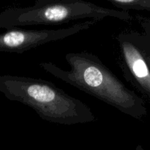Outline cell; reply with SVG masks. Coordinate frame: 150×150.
Listing matches in <instances>:
<instances>
[{"mask_svg": "<svg viewBox=\"0 0 150 150\" xmlns=\"http://www.w3.org/2000/svg\"><path fill=\"white\" fill-rule=\"evenodd\" d=\"M65 59L70 67L69 70L50 62L40 63V66L54 77L126 115L137 120H142L147 115L143 98L127 88L96 55L86 51L68 53Z\"/></svg>", "mask_w": 150, "mask_h": 150, "instance_id": "cell-1", "label": "cell"}, {"mask_svg": "<svg viewBox=\"0 0 150 150\" xmlns=\"http://www.w3.org/2000/svg\"><path fill=\"white\" fill-rule=\"evenodd\" d=\"M0 92L7 99L30 107L42 120L71 125L96 120L91 108L48 81L26 76H0Z\"/></svg>", "mask_w": 150, "mask_h": 150, "instance_id": "cell-2", "label": "cell"}, {"mask_svg": "<svg viewBox=\"0 0 150 150\" xmlns=\"http://www.w3.org/2000/svg\"><path fill=\"white\" fill-rule=\"evenodd\" d=\"M115 18L133 20L128 11L100 7L84 0H36L29 7H9L0 14V27L13 28L38 25H59L86 18Z\"/></svg>", "mask_w": 150, "mask_h": 150, "instance_id": "cell-3", "label": "cell"}, {"mask_svg": "<svg viewBox=\"0 0 150 150\" xmlns=\"http://www.w3.org/2000/svg\"><path fill=\"white\" fill-rule=\"evenodd\" d=\"M118 64L124 78L150 102V57L144 35L125 29L117 36Z\"/></svg>", "mask_w": 150, "mask_h": 150, "instance_id": "cell-4", "label": "cell"}, {"mask_svg": "<svg viewBox=\"0 0 150 150\" xmlns=\"http://www.w3.org/2000/svg\"><path fill=\"white\" fill-rule=\"evenodd\" d=\"M103 19L92 18L57 29H27L13 28L7 29L0 36V51L22 54L53 41L61 40L89 29Z\"/></svg>", "mask_w": 150, "mask_h": 150, "instance_id": "cell-5", "label": "cell"}, {"mask_svg": "<svg viewBox=\"0 0 150 150\" xmlns=\"http://www.w3.org/2000/svg\"><path fill=\"white\" fill-rule=\"evenodd\" d=\"M125 11L146 10L150 11V0H105Z\"/></svg>", "mask_w": 150, "mask_h": 150, "instance_id": "cell-6", "label": "cell"}, {"mask_svg": "<svg viewBox=\"0 0 150 150\" xmlns=\"http://www.w3.org/2000/svg\"><path fill=\"white\" fill-rule=\"evenodd\" d=\"M135 18L139 22L144 30L143 34L144 35L146 46L150 57V18L144 17L143 16H141V15L136 14Z\"/></svg>", "mask_w": 150, "mask_h": 150, "instance_id": "cell-7", "label": "cell"}, {"mask_svg": "<svg viewBox=\"0 0 150 150\" xmlns=\"http://www.w3.org/2000/svg\"><path fill=\"white\" fill-rule=\"evenodd\" d=\"M136 150H144V149H143V147L141 146V145H139V146L136 147Z\"/></svg>", "mask_w": 150, "mask_h": 150, "instance_id": "cell-8", "label": "cell"}]
</instances>
